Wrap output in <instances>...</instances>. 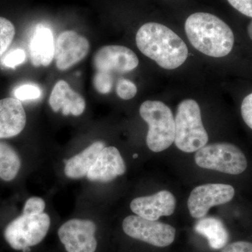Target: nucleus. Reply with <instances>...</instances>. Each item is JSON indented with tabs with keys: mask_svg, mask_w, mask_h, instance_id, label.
I'll return each mask as SVG.
<instances>
[{
	"mask_svg": "<svg viewBox=\"0 0 252 252\" xmlns=\"http://www.w3.org/2000/svg\"><path fill=\"white\" fill-rule=\"evenodd\" d=\"M90 49L89 41L76 32H63L55 46L56 66L60 70H66L85 59Z\"/></svg>",
	"mask_w": 252,
	"mask_h": 252,
	"instance_id": "10",
	"label": "nucleus"
},
{
	"mask_svg": "<svg viewBox=\"0 0 252 252\" xmlns=\"http://www.w3.org/2000/svg\"><path fill=\"white\" fill-rule=\"evenodd\" d=\"M114 83L112 73L97 71L94 74V89L101 94H107L111 92Z\"/></svg>",
	"mask_w": 252,
	"mask_h": 252,
	"instance_id": "21",
	"label": "nucleus"
},
{
	"mask_svg": "<svg viewBox=\"0 0 252 252\" xmlns=\"http://www.w3.org/2000/svg\"><path fill=\"white\" fill-rule=\"evenodd\" d=\"M220 252H252V243L238 241L225 245Z\"/></svg>",
	"mask_w": 252,
	"mask_h": 252,
	"instance_id": "28",
	"label": "nucleus"
},
{
	"mask_svg": "<svg viewBox=\"0 0 252 252\" xmlns=\"http://www.w3.org/2000/svg\"><path fill=\"white\" fill-rule=\"evenodd\" d=\"M16 30L13 23L0 17V58L4 55L14 39Z\"/></svg>",
	"mask_w": 252,
	"mask_h": 252,
	"instance_id": "20",
	"label": "nucleus"
},
{
	"mask_svg": "<svg viewBox=\"0 0 252 252\" xmlns=\"http://www.w3.org/2000/svg\"><path fill=\"white\" fill-rule=\"evenodd\" d=\"M241 114L244 122L252 130V93L244 98L241 104Z\"/></svg>",
	"mask_w": 252,
	"mask_h": 252,
	"instance_id": "26",
	"label": "nucleus"
},
{
	"mask_svg": "<svg viewBox=\"0 0 252 252\" xmlns=\"http://www.w3.org/2000/svg\"><path fill=\"white\" fill-rule=\"evenodd\" d=\"M16 99L20 101L32 100L39 98L41 90L38 86L32 84H24L20 86L14 91Z\"/></svg>",
	"mask_w": 252,
	"mask_h": 252,
	"instance_id": "22",
	"label": "nucleus"
},
{
	"mask_svg": "<svg viewBox=\"0 0 252 252\" xmlns=\"http://www.w3.org/2000/svg\"><path fill=\"white\" fill-rule=\"evenodd\" d=\"M175 122V143L180 150L192 153L206 145L208 135L202 122L200 107L195 100L187 99L179 104Z\"/></svg>",
	"mask_w": 252,
	"mask_h": 252,
	"instance_id": "3",
	"label": "nucleus"
},
{
	"mask_svg": "<svg viewBox=\"0 0 252 252\" xmlns=\"http://www.w3.org/2000/svg\"><path fill=\"white\" fill-rule=\"evenodd\" d=\"M235 189L229 185L207 184L195 187L188 199L190 215L195 219L206 216L212 207L229 203L234 197Z\"/></svg>",
	"mask_w": 252,
	"mask_h": 252,
	"instance_id": "8",
	"label": "nucleus"
},
{
	"mask_svg": "<svg viewBox=\"0 0 252 252\" xmlns=\"http://www.w3.org/2000/svg\"><path fill=\"white\" fill-rule=\"evenodd\" d=\"M228 1L239 12L252 18V0H228Z\"/></svg>",
	"mask_w": 252,
	"mask_h": 252,
	"instance_id": "27",
	"label": "nucleus"
},
{
	"mask_svg": "<svg viewBox=\"0 0 252 252\" xmlns=\"http://www.w3.org/2000/svg\"><path fill=\"white\" fill-rule=\"evenodd\" d=\"M175 197L171 192L165 190L149 196L136 198L130 203L131 210L136 215L152 220L170 216L175 212Z\"/></svg>",
	"mask_w": 252,
	"mask_h": 252,
	"instance_id": "12",
	"label": "nucleus"
},
{
	"mask_svg": "<svg viewBox=\"0 0 252 252\" xmlns=\"http://www.w3.org/2000/svg\"><path fill=\"white\" fill-rule=\"evenodd\" d=\"M140 114L149 126V149L157 153L168 149L175 136V118L170 107L160 101L147 100L141 104Z\"/></svg>",
	"mask_w": 252,
	"mask_h": 252,
	"instance_id": "4",
	"label": "nucleus"
},
{
	"mask_svg": "<svg viewBox=\"0 0 252 252\" xmlns=\"http://www.w3.org/2000/svg\"><path fill=\"white\" fill-rule=\"evenodd\" d=\"M195 230L208 240L210 248L220 250L228 241V233L223 222L215 217H203L197 222Z\"/></svg>",
	"mask_w": 252,
	"mask_h": 252,
	"instance_id": "18",
	"label": "nucleus"
},
{
	"mask_svg": "<svg viewBox=\"0 0 252 252\" xmlns=\"http://www.w3.org/2000/svg\"><path fill=\"white\" fill-rule=\"evenodd\" d=\"M185 31L192 46L210 57H225L234 45V34L229 26L208 13H195L189 16Z\"/></svg>",
	"mask_w": 252,
	"mask_h": 252,
	"instance_id": "2",
	"label": "nucleus"
},
{
	"mask_svg": "<svg viewBox=\"0 0 252 252\" xmlns=\"http://www.w3.org/2000/svg\"><path fill=\"white\" fill-rule=\"evenodd\" d=\"M137 157H138V155H137V154H134L133 158H137Z\"/></svg>",
	"mask_w": 252,
	"mask_h": 252,
	"instance_id": "31",
	"label": "nucleus"
},
{
	"mask_svg": "<svg viewBox=\"0 0 252 252\" xmlns=\"http://www.w3.org/2000/svg\"><path fill=\"white\" fill-rule=\"evenodd\" d=\"M105 147L103 142L97 141L84 149L81 153L64 160V174L68 178H83L94 165L101 151Z\"/></svg>",
	"mask_w": 252,
	"mask_h": 252,
	"instance_id": "17",
	"label": "nucleus"
},
{
	"mask_svg": "<svg viewBox=\"0 0 252 252\" xmlns=\"http://www.w3.org/2000/svg\"><path fill=\"white\" fill-rule=\"evenodd\" d=\"M51 109L55 112L62 109L63 115L69 114L78 117L84 113L86 102L80 94L71 89L66 81L61 80L56 83L50 95L49 100Z\"/></svg>",
	"mask_w": 252,
	"mask_h": 252,
	"instance_id": "15",
	"label": "nucleus"
},
{
	"mask_svg": "<svg viewBox=\"0 0 252 252\" xmlns=\"http://www.w3.org/2000/svg\"><path fill=\"white\" fill-rule=\"evenodd\" d=\"M26 124V114L21 101L13 97L0 99V139L19 135Z\"/></svg>",
	"mask_w": 252,
	"mask_h": 252,
	"instance_id": "14",
	"label": "nucleus"
},
{
	"mask_svg": "<svg viewBox=\"0 0 252 252\" xmlns=\"http://www.w3.org/2000/svg\"><path fill=\"white\" fill-rule=\"evenodd\" d=\"M97 71L125 73L138 66L139 59L132 50L126 46H105L97 51L94 58Z\"/></svg>",
	"mask_w": 252,
	"mask_h": 252,
	"instance_id": "11",
	"label": "nucleus"
},
{
	"mask_svg": "<svg viewBox=\"0 0 252 252\" xmlns=\"http://www.w3.org/2000/svg\"><path fill=\"white\" fill-rule=\"evenodd\" d=\"M123 230L130 238L158 248H165L173 243L176 230L172 225L158 220H146L137 215L124 219Z\"/></svg>",
	"mask_w": 252,
	"mask_h": 252,
	"instance_id": "7",
	"label": "nucleus"
},
{
	"mask_svg": "<svg viewBox=\"0 0 252 252\" xmlns=\"http://www.w3.org/2000/svg\"><path fill=\"white\" fill-rule=\"evenodd\" d=\"M21 166V159L11 146L0 142V178L10 182L16 178Z\"/></svg>",
	"mask_w": 252,
	"mask_h": 252,
	"instance_id": "19",
	"label": "nucleus"
},
{
	"mask_svg": "<svg viewBox=\"0 0 252 252\" xmlns=\"http://www.w3.org/2000/svg\"><path fill=\"white\" fill-rule=\"evenodd\" d=\"M116 91L119 97L123 99H130L135 97L137 92V86L132 81L126 79L118 81Z\"/></svg>",
	"mask_w": 252,
	"mask_h": 252,
	"instance_id": "23",
	"label": "nucleus"
},
{
	"mask_svg": "<svg viewBox=\"0 0 252 252\" xmlns=\"http://www.w3.org/2000/svg\"><path fill=\"white\" fill-rule=\"evenodd\" d=\"M51 224L47 214L26 215L17 217L6 227L5 240L15 250L35 246L44 240Z\"/></svg>",
	"mask_w": 252,
	"mask_h": 252,
	"instance_id": "6",
	"label": "nucleus"
},
{
	"mask_svg": "<svg viewBox=\"0 0 252 252\" xmlns=\"http://www.w3.org/2000/svg\"><path fill=\"white\" fill-rule=\"evenodd\" d=\"M31 63L34 67H47L54 59L55 44L52 31L43 25H37L32 36Z\"/></svg>",
	"mask_w": 252,
	"mask_h": 252,
	"instance_id": "16",
	"label": "nucleus"
},
{
	"mask_svg": "<svg viewBox=\"0 0 252 252\" xmlns=\"http://www.w3.org/2000/svg\"><path fill=\"white\" fill-rule=\"evenodd\" d=\"M126 170V164L119 151L114 147H105L86 177L91 182L108 183L124 175Z\"/></svg>",
	"mask_w": 252,
	"mask_h": 252,
	"instance_id": "13",
	"label": "nucleus"
},
{
	"mask_svg": "<svg viewBox=\"0 0 252 252\" xmlns=\"http://www.w3.org/2000/svg\"><path fill=\"white\" fill-rule=\"evenodd\" d=\"M46 204L44 200L39 197H32L28 199L25 204L23 214L26 215H40L45 209Z\"/></svg>",
	"mask_w": 252,
	"mask_h": 252,
	"instance_id": "25",
	"label": "nucleus"
},
{
	"mask_svg": "<svg viewBox=\"0 0 252 252\" xmlns=\"http://www.w3.org/2000/svg\"><path fill=\"white\" fill-rule=\"evenodd\" d=\"M26 59V54L24 50L17 49L6 54L1 59V64L6 67L14 69L16 66L22 64Z\"/></svg>",
	"mask_w": 252,
	"mask_h": 252,
	"instance_id": "24",
	"label": "nucleus"
},
{
	"mask_svg": "<svg viewBox=\"0 0 252 252\" xmlns=\"http://www.w3.org/2000/svg\"><path fill=\"white\" fill-rule=\"evenodd\" d=\"M136 44L141 52L165 69H175L187 61L189 51L184 41L170 28L147 23L137 31Z\"/></svg>",
	"mask_w": 252,
	"mask_h": 252,
	"instance_id": "1",
	"label": "nucleus"
},
{
	"mask_svg": "<svg viewBox=\"0 0 252 252\" xmlns=\"http://www.w3.org/2000/svg\"><path fill=\"white\" fill-rule=\"evenodd\" d=\"M248 33L249 36H250V39L252 40V21L250 22V24L248 25Z\"/></svg>",
	"mask_w": 252,
	"mask_h": 252,
	"instance_id": "29",
	"label": "nucleus"
},
{
	"mask_svg": "<svg viewBox=\"0 0 252 252\" xmlns=\"http://www.w3.org/2000/svg\"><path fill=\"white\" fill-rule=\"evenodd\" d=\"M95 232L92 220L74 219L63 223L58 234L68 252H94L97 246Z\"/></svg>",
	"mask_w": 252,
	"mask_h": 252,
	"instance_id": "9",
	"label": "nucleus"
},
{
	"mask_svg": "<svg viewBox=\"0 0 252 252\" xmlns=\"http://www.w3.org/2000/svg\"><path fill=\"white\" fill-rule=\"evenodd\" d=\"M22 251H23V252H31V248H26L23 249Z\"/></svg>",
	"mask_w": 252,
	"mask_h": 252,
	"instance_id": "30",
	"label": "nucleus"
},
{
	"mask_svg": "<svg viewBox=\"0 0 252 252\" xmlns=\"http://www.w3.org/2000/svg\"><path fill=\"white\" fill-rule=\"evenodd\" d=\"M195 161L202 168L229 175H240L248 167V160L242 150L235 144L228 142L214 143L202 147L195 154Z\"/></svg>",
	"mask_w": 252,
	"mask_h": 252,
	"instance_id": "5",
	"label": "nucleus"
}]
</instances>
